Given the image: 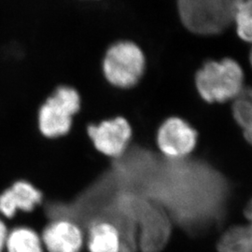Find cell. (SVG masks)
Wrapping results in <instances>:
<instances>
[{"label":"cell","instance_id":"17","mask_svg":"<svg viewBox=\"0 0 252 252\" xmlns=\"http://www.w3.org/2000/svg\"></svg>","mask_w":252,"mask_h":252},{"label":"cell","instance_id":"6","mask_svg":"<svg viewBox=\"0 0 252 252\" xmlns=\"http://www.w3.org/2000/svg\"><path fill=\"white\" fill-rule=\"evenodd\" d=\"M196 142V131L180 118L167 119L158 130V147L169 158L179 159L187 156L193 151Z\"/></svg>","mask_w":252,"mask_h":252},{"label":"cell","instance_id":"11","mask_svg":"<svg viewBox=\"0 0 252 252\" xmlns=\"http://www.w3.org/2000/svg\"><path fill=\"white\" fill-rule=\"evenodd\" d=\"M6 252H46L40 234L26 226H17L9 231Z\"/></svg>","mask_w":252,"mask_h":252},{"label":"cell","instance_id":"12","mask_svg":"<svg viewBox=\"0 0 252 252\" xmlns=\"http://www.w3.org/2000/svg\"><path fill=\"white\" fill-rule=\"evenodd\" d=\"M220 252H252V224L234 226L220 237Z\"/></svg>","mask_w":252,"mask_h":252},{"label":"cell","instance_id":"14","mask_svg":"<svg viewBox=\"0 0 252 252\" xmlns=\"http://www.w3.org/2000/svg\"><path fill=\"white\" fill-rule=\"evenodd\" d=\"M9 231V228L6 225L3 218L0 217V252H5L6 241H7Z\"/></svg>","mask_w":252,"mask_h":252},{"label":"cell","instance_id":"3","mask_svg":"<svg viewBox=\"0 0 252 252\" xmlns=\"http://www.w3.org/2000/svg\"><path fill=\"white\" fill-rule=\"evenodd\" d=\"M81 108V97L77 90L69 86L58 87L37 110L36 124L39 133L48 139L68 135Z\"/></svg>","mask_w":252,"mask_h":252},{"label":"cell","instance_id":"10","mask_svg":"<svg viewBox=\"0 0 252 252\" xmlns=\"http://www.w3.org/2000/svg\"><path fill=\"white\" fill-rule=\"evenodd\" d=\"M85 247L89 252H121V234L112 223L96 221L86 232Z\"/></svg>","mask_w":252,"mask_h":252},{"label":"cell","instance_id":"16","mask_svg":"<svg viewBox=\"0 0 252 252\" xmlns=\"http://www.w3.org/2000/svg\"><path fill=\"white\" fill-rule=\"evenodd\" d=\"M250 60H251V63H252V51H251V55H250Z\"/></svg>","mask_w":252,"mask_h":252},{"label":"cell","instance_id":"5","mask_svg":"<svg viewBox=\"0 0 252 252\" xmlns=\"http://www.w3.org/2000/svg\"><path fill=\"white\" fill-rule=\"evenodd\" d=\"M86 133L96 152L109 159L126 153L133 136L132 126L126 118H108L86 126Z\"/></svg>","mask_w":252,"mask_h":252},{"label":"cell","instance_id":"2","mask_svg":"<svg viewBox=\"0 0 252 252\" xmlns=\"http://www.w3.org/2000/svg\"><path fill=\"white\" fill-rule=\"evenodd\" d=\"M199 94L209 103L236 99L244 91V73L233 59L210 61L200 68L195 77Z\"/></svg>","mask_w":252,"mask_h":252},{"label":"cell","instance_id":"8","mask_svg":"<svg viewBox=\"0 0 252 252\" xmlns=\"http://www.w3.org/2000/svg\"><path fill=\"white\" fill-rule=\"evenodd\" d=\"M43 202L42 193L26 180H17L0 193V217L12 220L18 212L31 213Z\"/></svg>","mask_w":252,"mask_h":252},{"label":"cell","instance_id":"13","mask_svg":"<svg viewBox=\"0 0 252 252\" xmlns=\"http://www.w3.org/2000/svg\"><path fill=\"white\" fill-rule=\"evenodd\" d=\"M241 39L252 43V0H243L236 9L234 23Z\"/></svg>","mask_w":252,"mask_h":252},{"label":"cell","instance_id":"15","mask_svg":"<svg viewBox=\"0 0 252 252\" xmlns=\"http://www.w3.org/2000/svg\"><path fill=\"white\" fill-rule=\"evenodd\" d=\"M245 215L247 217V219L250 220V223L252 224V199L251 202L248 204V206L245 209Z\"/></svg>","mask_w":252,"mask_h":252},{"label":"cell","instance_id":"1","mask_svg":"<svg viewBox=\"0 0 252 252\" xmlns=\"http://www.w3.org/2000/svg\"><path fill=\"white\" fill-rule=\"evenodd\" d=\"M243 0H178L183 26L192 33L220 34L234 23L236 9Z\"/></svg>","mask_w":252,"mask_h":252},{"label":"cell","instance_id":"9","mask_svg":"<svg viewBox=\"0 0 252 252\" xmlns=\"http://www.w3.org/2000/svg\"><path fill=\"white\" fill-rule=\"evenodd\" d=\"M169 235L167 220L158 211L146 212L140 220L137 246L144 252L159 251Z\"/></svg>","mask_w":252,"mask_h":252},{"label":"cell","instance_id":"7","mask_svg":"<svg viewBox=\"0 0 252 252\" xmlns=\"http://www.w3.org/2000/svg\"><path fill=\"white\" fill-rule=\"evenodd\" d=\"M40 237L46 252H81L85 246L82 229L66 219L51 220Z\"/></svg>","mask_w":252,"mask_h":252},{"label":"cell","instance_id":"4","mask_svg":"<svg viewBox=\"0 0 252 252\" xmlns=\"http://www.w3.org/2000/svg\"><path fill=\"white\" fill-rule=\"evenodd\" d=\"M144 54L131 41H119L108 48L103 59V73L113 86L127 89L135 85L143 76Z\"/></svg>","mask_w":252,"mask_h":252}]
</instances>
